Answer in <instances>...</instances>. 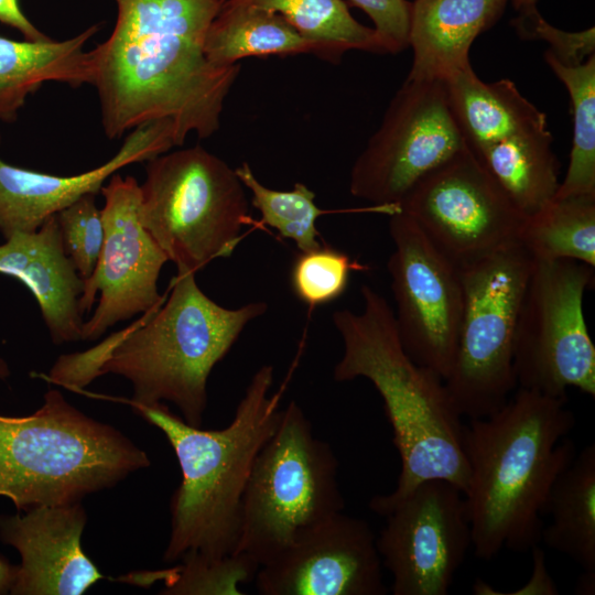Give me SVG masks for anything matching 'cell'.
I'll return each instance as SVG.
<instances>
[{
  "instance_id": "6da1fadb",
  "label": "cell",
  "mask_w": 595,
  "mask_h": 595,
  "mask_svg": "<svg viewBox=\"0 0 595 595\" xmlns=\"http://www.w3.org/2000/svg\"><path fill=\"white\" fill-rule=\"evenodd\" d=\"M224 0H115L109 37L89 51L101 125L110 140L154 121H167L175 145L187 136L212 137L238 64H212L207 30Z\"/></svg>"
},
{
  "instance_id": "7a4b0ae2",
  "label": "cell",
  "mask_w": 595,
  "mask_h": 595,
  "mask_svg": "<svg viewBox=\"0 0 595 595\" xmlns=\"http://www.w3.org/2000/svg\"><path fill=\"white\" fill-rule=\"evenodd\" d=\"M267 307L226 309L199 289L195 273L177 272L165 303L94 348L61 356L47 379L78 390L101 375H119L132 385L130 407L167 401L186 423L202 428L213 368Z\"/></svg>"
},
{
  "instance_id": "3957f363",
  "label": "cell",
  "mask_w": 595,
  "mask_h": 595,
  "mask_svg": "<svg viewBox=\"0 0 595 595\" xmlns=\"http://www.w3.org/2000/svg\"><path fill=\"white\" fill-rule=\"evenodd\" d=\"M565 405L566 397L519 388L498 411L464 425V497L477 558L505 548L526 552L541 541L550 488L575 457L564 440L575 425Z\"/></svg>"
},
{
  "instance_id": "277c9868",
  "label": "cell",
  "mask_w": 595,
  "mask_h": 595,
  "mask_svg": "<svg viewBox=\"0 0 595 595\" xmlns=\"http://www.w3.org/2000/svg\"><path fill=\"white\" fill-rule=\"evenodd\" d=\"M361 295L360 313L339 310L333 314L344 344L333 377L336 381L365 378L374 385L383 400L401 459L394 490L374 496L370 509L381 515L429 479L447 480L464 494L469 474L464 424L444 380L404 350L386 299L366 284Z\"/></svg>"
},
{
  "instance_id": "5b68a950",
  "label": "cell",
  "mask_w": 595,
  "mask_h": 595,
  "mask_svg": "<svg viewBox=\"0 0 595 595\" xmlns=\"http://www.w3.org/2000/svg\"><path fill=\"white\" fill-rule=\"evenodd\" d=\"M273 372L271 365L255 372L232 421L220 430L190 425L163 402L131 407L165 435L182 473L170 501L166 563L190 553L217 559L235 552L252 465L280 421L292 369L280 389L269 394Z\"/></svg>"
},
{
  "instance_id": "8992f818",
  "label": "cell",
  "mask_w": 595,
  "mask_h": 595,
  "mask_svg": "<svg viewBox=\"0 0 595 595\" xmlns=\"http://www.w3.org/2000/svg\"><path fill=\"white\" fill-rule=\"evenodd\" d=\"M150 466L116 428L72 405L57 389L35 412L0 413V496L17 511L82 500Z\"/></svg>"
},
{
  "instance_id": "52a82bcc",
  "label": "cell",
  "mask_w": 595,
  "mask_h": 595,
  "mask_svg": "<svg viewBox=\"0 0 595 595\" xmlns=\"http://www.w3.org/2000/svg\"><path fill=\"white\" fill-rule=\"evenodd\" d=\"M337 469L332 447L313 434L311 422L291 401L253 462L234 553L261 567L342 512L345 500Z\"/></svg>"
},
{
  "instance_id": "ba28073f",
  "label": "cell",
  "mask_w": 595,
  "mask_h": 595,
  "mask_svg": "<svg viewBox=\"0 0 595 595\" xmlns=\"http://www.w3.org/2000/svg\"><path fill=\"white\" fill-rule=\"evenodd\" d=\"M248 209L235 170L201 145L147 161L140 220L177 272L196 273L231 256L252 223Z\"/></svg>"
},
{
  "instance_id": "9c48e42d",
  "label": "cell",
  "mask_w": 595,
  "mask_h": 595,
  "mask_svg": "<svg viewBox=\"0 0 595 595\" xmlns=\"http://www.w3.org/2000/svg\"><path fill=\"white\" fill-rule=\"evenodd\" d=\"M532 266L533 258L517 242L458 267L464 304L444 383L462 418L491 415L517 387L515 337Z\"/></svg>"
},
{
  "instance_id": "30bf717a",
  "label": "cell",
  "mask_w": 595,
  "mask_h": 595,
  "mask_svg": "<svg viewBox=\"0 0 595 595\" xmlns=\"http://www.w3.org/2000/svg\"><path fill=\"white\" fill-rule=\"evenodd\" d=\"M593 279L594 268L583 262L533 259L515 337L519 388L566 397L573 387L595 396V346L583 313Z\"/></svg>"
},
{
  "instance_id": "8fae6325",
  "label": "cell",
  "mask_w": 595,
  "mask_h": 595,
  "mask_svg": "<svg viewBox=\"0 0 595 595\" xmlns=\"http://www.w3.org/2000/svg\"><path fill=\"white\" fill-rule=\"evenodd\" d=\"M466 145L444 82L405 79L354 162L349 191L389 215L419 181Z\"/></svg>"
},
{
  "instance_id": "7c38bea8",
  "label": "cell",
  "mask_w": 595,
  "mask_h": 595,
  "mask_svg": "<svg viewBox=\"0 0 595 595\" xmlns=\"http://www.w3.org/2000/svg\"><path fill=\"white\" fill-rule=\"evenodd\" d=\"M397 209L458 267L517 244L526 219L469 145L419 181Z\"/></svg>"
},
{
  "instance_id": "4fadbf2b",
  "label": "cell",
  "mask_w": 595,
  "mask_h": 595,
  "mask_svg": "<svg viewBox=\"0 0 595 595\" xmlns=\"http://www.w3.org/2000/svg\"><path fill=\"white\" fill-rule=\"evenodd\" d=\"M394 249L388 260L401 344L419 365L448 376L464 304L459 268L407 214H389Z\"/></svg>"
},
{
  "instance_id": "5bb4252c",
  "label": "cell",
  "mask_w": 595,
  "mask_h": 595,
  "mask_svg": "<svg viewBox=\"0 0 595 595\" xmlns=\"http://www.w3.org/2000/svg\"><path fill=\"white\" fill-rule=\"evenodd\" d=\"M376 538L381 563L392 575L393 595H446L472 545L463 491L429 479L387 508Z\"/></svg>"
},
{
  "instance_id": "9a60e30c",
  "label": "cell",
  "mask_w": 595,
  "mask_h": 595,
  "mask_svg": "<svg viewBox=\"0 0 595 595\" xmlns=\"http://www.w3.org/2000/svg\"><path fill=\"white\" fill-rule=\"evenodd\" d=\"M105 239L93 274L84 280L79 309L91 310L82 340H96L118 322L159 307L158 280L167 256L140 220V185L133 176L112 174L100 190Z\"/></svg>"
},
{
  "instance_id": "2e32d148",
  "label": "cell",
  "mask_w": 595,
  "mask_h": 595,
  "mask_svg": "<svg viewBox=\"0 0 595 595\" xmlns=\"http://www.w3.org/2000/svg\"><path fill=\"white\" fill-rule=\"evenodd\" d=\"M376 537L343 511L300 537L255 577L262 595H385Z\"/></svg>"
},
{
  "instance_id": "e0dca14e",
  "label": "cell",
  "mask_w": 595,
  "mask_h": 595,
  "mask_svg": "<svg viewBox=\"0 0 595 595\" xmlns=\"http://www.w3.org/2000/svg\"><path fill=\"white\" fill-rule=\"evenodd\" d=\"M82 502L0 516V541L21 558L10 594L80 595L104 578L82 547Z\"/></svg>"
},
{
  "instance_id": "ac0fdd59",
  "label": "cell",
  "mask_w": 595,
  "mask_h": 595,
  "mask_svg": "<svg viewBox=\"0 0 595 595\" xmlns=\"http://www.w3.org/2000/svg\"><path fill=\"white\" fill-rule=\"evenodd\" d=\"M1 142V136H0ZM175 147L167 121L141 125L129 132L118 152L104 164L62 176L19 167L0 158V232L35 231L48 217L86 194H97L122 167L147 162Z\"/></svg>"
},
{
  "instance_id": "d6986e66",
  "label": "cell",
  "mask_w": 595,
  "mask_h": 595,
  "mask_svg": "<svg viewBox=\"0 0 595 595\" xmlns=\"http://www.w3.org/2000/svg\"><path fill=\"white\" fill-rule=\"evenodd\" d=\"M0 274L23 283L36 300L55 345L82 340L84 280L65 253L56 215L35 231L14 232L0 245Z\"/></svg>"
},
{
  "instance_id": "ffe728a7",
  "label": "cell",
  "mask_w": 595,
  "mask_h": 595,
  "mask_svg": "<svg viewBox=\"0 0 595 595\" xmlns=\"http://www.w3.org/2000/svg\"><path fill=\"white\" fill-rule=\"evenodd\" d=\"M509 0H414L409 46L413 52L408 80H443L470 65L475 39L504 14Z\"/></svg>"
},
{
  "instance_id": "44dd1931",
  "label": "cell",
  "mask_w": 595,
  "mask_h": 595,
  "mask_svg": "<svg viewBox=\"0 0 595 595\" xmlns=\"http://www.w3.org/2000/svg\"><path fill=\"white\" fill-rule=\"evenodd\" d=\"M98 29V24L91 25L63 41L0 36V121H15L26 98L47 82L91 85L90 53L84 48Z\"/></svg>"
},
{
  "instance_id": "7402d4cb",
  "label": "cell",
  "mask_w": 595,
  "mask_h": 595,
  "mask_svg": "<svg viewBox=\"0 0 595 595\" xmlns=\"http://www.w3.org/2000/svg\"><path fill=\"white\" fill-rule=\"evenodd\" d=\"M443 82L454 119L474 151L518 132L548 127L547 115L510 79L483 82L469 65Z\"/></svg>"
},
{
  "instance_id": "603a6c76",
  "label": "cell",
  "mask_w": 595,
  "mask_h": 595,
  "mask_svg": "<svg viewBox=\"0 0 595 595\" xmlns=\"http://www.w3.org/2000/svg\"><path fill=\"white\" fill-rule=\"evenodd\" d=\"M208 61L220 67L242 58L314 54L318 47L278 13L244 0H224L205 37Z\"/></svg>"
},
{
  "instance_id": "cb8c5ba5",
  "label": "cell",
  "mask_w": 595,
  "mask_h": 595,
  "mask_svg": "<svg viewBox=\"0 0 595 595\" xmlns=\"http://www.w3.org/2000/svg\"><path fill=\"white\" fill-rule=\"evenodd\" d=\"M551 522L541 540L595 575V445L585 446L552 484L542 509Z\"/></svg>"
},
{
  "instance_id": "d4e9b609",
  "label": "cell",
  "mask_w": 595,
  "mask_h": 595,
  "mask_svg": "<svg viewBox=\"0 0 595 595\" xmlns=\"http://www.w3.org/2000/svg\"><path fill=\"white\" fill-rule=\"evenodd\" d=\"M552 142L548 127H542L472 150L527 217L551 202L559 190L560 163Z\"/></svg>"
},
{
  "instance_id": "484cf974",
  "label": "cell",
  "mask_w": 595,
  "mask_h": 595,
  "mask_svg": "<svg viewBox=\"0 0 595 595\" xmlns=\"http://www.w3.org/2000/svg\"><path fill=\"white\" fill-rule=\"evenodd\" d=\"M518 242L534 260L595 267V196L554 197L526 217Z\"/></svg>"
},
{
  "instance_id": "4316f807",
  "label": "cell",
  "mask_w": 595,
  "mask_h": 595,
  "mask_svg": "<svg viewBox=\"0 0 595 595\" xmlns=\"http://www.w3.org/2000/svg\"><path fill=\"white\" fill-rule=\"evenodd\" d=\"M283 17L318 47V57L337 62L351 50L385 53L374 28L359 23L344 0H244Z\"/></svg>"
},
{
  "instance_id": "83f0119b",
  "label": "cell",
  "mask_w": 595,
  "mask_h": 595,
  "mask_svg": "<svg viewBox=\"0 0 595 595\" xmlns=\"http://www.w3.org/2000/svg\"><path fill=\"white\" fill-rule=\"evenodd\" d=\"M543 57L569 91L573 119L570 162L554 197L595 196V54L577 65L563 64L548 51Z\"/></svg>"
},
{
  "instance_id": "f1b7e54d",
  "label": "cell",
  "mask_w": 595,
  "mask_h": 595,
  "mask_svg": "<svg viewBox=\"0 0 595 595\" xmlns=\"http://www.w3.org/2000/svg\"><path fill=\"white\" fill-rule=\"evenodd\" d=\"M235 172L251 194V204L260 213V225H267L281 237L293 240L300 251L321 246L316 221L326 212L315 204L312 190L303 183H295L290 191L267 187L247 162H242Z\"/></svg>"
},
{
  "instance_id": "f546056e",
  "label": "cell",
  "mask_w": 595,
  "mask_h": 595,
  "mask_svg": "<svg viewBox=\"0 0 595 595\" xmlns=\"http://www.w3.org/2000/svg\"><path fill=\"white\" fill-rule=\"evenodd\" d=\"M180 561L174 566L148 571L150 583H163L161 594L241 595L240 585L255 580L260 569L238 553L217 559L190 553Z\"/></svg>"
},
{
  "instance_id": "4dcf8cb0",
  "label": "cell",
  "mask_w": 595,
  "mask_h": 595,
  "mask_svg": "<svg viewBox=\"0 0 595 595\" xmlns=\"http://www.w3.org/2000/svg\"><path fill=\"white\" fill-rule=\"evenodd\" d=\"M367 269L346 252L321 245L295 257L290 284L295 296L314 309L338 299L348 285L350 273Z\"/></svg>"
},
{
  "instance_id": "1f68e13d",
  "label": "cell",
  "mask_w": 595,
  "mask_h": 595,
  "mask_svg": "<svg viewBox=\"0 0 595 595\" xmlns=\"http://www.w3.org/2000/svg\"><path fill=\"white\" fill-rule=\"evenodd\" d=\"M63 247L77 273L88 279L97 264L105 239L101 209L96 194H86L56 214Z\"/></svg>"
},
{
  "instance_id": "d6a6232c",
  "label": "cell",
  "mask_w": 595,
  "mask_h": 595,
  "mask_svg": "<svg viewBox=\"0 0 595 595\" xmlns=\"http://www.w3.org/2000/svg\"><path fill=\"white\" fill-rule=\"evenodd\" d=\"M511 25L522 39L548 42L547 51L563 64L577 65L595 54L594 28L578 32L563 31L549 24L539 11L518 14Z\"/></svg>"
},
{
  "instance_id": "836d02e7",
  "label": "cell",
  "mask_w": 595,
  "mask_h": 595,
  "mask_svg": "<svg viewBox=\"0 0 595 595\" xmlns=\"http://www.w3.org/2000/svg\"><path fill=\"white\" fill-rule=\"evenodd\" d=\"M372 21L383 52L396 54L409 47L412 2L408 0H349Z\"/></svg>"
},
{
  "instance_id": "e575fe53",
  "label": "cell",
  "mask_w": 595,
  "mask_h": 595,
  "mask_svg": "<svg viewBox=\"0 0 595 595\" xmlns=\"http://www.w3.org/2000/svg\"><path fill=\"white\" fill-rule=\"evenodd\" d=\"M0 22L18 30L25 40L42 41L48 39L25 17L18 0H0Z\"/></svg>"
},
{
  "instance_id": "d590c367",
  "label": "cell",
  "mask_w": 595,
  "mask_h": 595,
  "mask_svg": "<svg viewBox=\"0 0 595 595\" xmlns=\"http://www.w3.org/2000/svg\"><path fill=\"white\" fill-rule=\"evenodd\" d=\"M533 555V573L527 585L518 589L512 594H558V588L548 574L545 565V555L543 551L537 545L532 549Z\"/></svg>"
},
{
  "instance_id": "8d00e7d4",
  "label": "cell",
  "mask_w": 595,
  "mask_h": 595,
  "mask_svg": "<svg viewBox=\"0 0 595 595\" xmlns=\"http://www.w3.org/2000/svg\"><path fill=\"white\" fill-rule=\"evenodd\" d=\"M17 574V565L0 555V595L10 593Z\"/></svg>"
},
{
  "instance_id": "74e56055",
  "label": "cell",
  "mask_w": 595,
  "mask_h": 595,
  "mask_svg": "<svg viewBox=\"0 0 595 595\" xmlns=\"http://www.w3.org/2000/svg\"><path fill=\"white\" fill-rule=\"evenodd\" d=\"M511 2L518 11V14H533L538 12V0H511Z\"/></svg>"
},
{
  "instance_id": "f35d334b",
  "label": "cell",
  "mask_w": 595,
  "mask_h": 595,
  "mask_svg": "<svg viewBox=\"0 0 595 595\" xmlns=\"http://www.w3.org/2000/svg\"><path fill=\"white\" fill-rule=\"evenodd\" d=\"M11 371L8 363L0 356V380H6L10 377Z\"/></svg>"
}]
</instances>
